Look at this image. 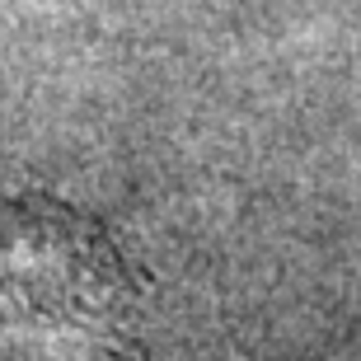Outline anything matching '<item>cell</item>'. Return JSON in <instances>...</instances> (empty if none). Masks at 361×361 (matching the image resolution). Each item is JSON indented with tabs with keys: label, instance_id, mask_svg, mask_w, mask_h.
<instances>
[{
	"label": "cell",
	"instance_id": "cell-1",
	"mask_svg": "<svg viewBox=\"0 0 361 361\" xmlns=\"http://www.w3.org/2000/svg\"><path fill=\"white\" fill-rule=\"evenodd\" d=\"M141 277L90 212L47 192L0 197V343L52 357H122Z\"/></svg>",
	"mask_w": 361,
	"mask_h": 361
}]
</instances>
